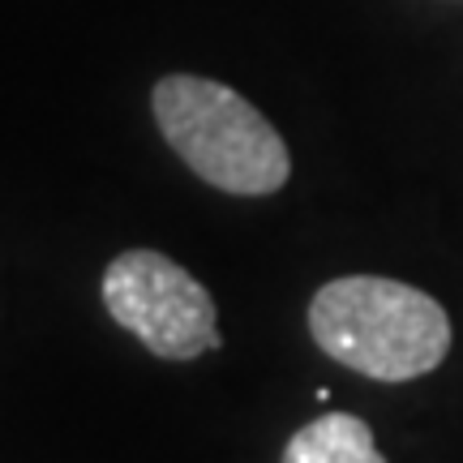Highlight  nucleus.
I'll return each instance as SVG.
<instances>
[{
	"mask_svg": "<svg viewBox=\"0 0 463 463\" xmlns=\"http://www.w3.org/2000/svg\"><path fill=\"white\" fill-rule=\"evenodd\" d=\"M108 314L164 361H198L219 347V309L181 262L159 249H125L103 270Z\"/></svg>",
	"mask_w": 463,
	"mask_h": 463,
	"instance_id": "obj_3",
	"label": "nucleus"
},
{
	"mask_svg": "<svg viewBox=\"0 0 463 463\" xmlns=\"http://www.w3.org/2000/svg\"><path fill=\"white\" fill-rule=\"evenodd\" d=\"M283 463H386L373 430L352 412H326L292 433Z\"/></svg>",
	"mask_w": 463,
	"mask_h": 463,
	"instance_id": "obj_4",
	"label": "nucleus"
},
{
	"mask_svg": "<svg viewBox=\"0 0 463 463\" xmlns=\"http://www.w3.org/2000/svg\"><path fill=\"white\" fill-rule=\"evenodd\" d=\"M309 335L331 361L373 382H412L450 352L447 309L412 283L344 275L309 300Z\"/></svg>",
	"mask_w": 463,
	"mask_h": 463,
	"instance_id": "obj_1",
	"label": "nucleus"
},
{
	"mask_svg": "<svg viewBox=\"0 0 463 463\" xmlns=\"http://www.w3.org/2000/svg\"><path fill=\"white\" fill-rule=\"evenodd\" d=\"M155 120L167 146L181 155L189 172L236 198L279 194L292 176V155L279 129L232 86L167 73L150 95Z\"/></svg>",
	"mask_w": 463,
	"mask_h": 463,
	"instance_id": "obj_2",
	"label": "nucleus"
}]
</instances>
